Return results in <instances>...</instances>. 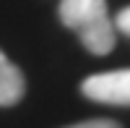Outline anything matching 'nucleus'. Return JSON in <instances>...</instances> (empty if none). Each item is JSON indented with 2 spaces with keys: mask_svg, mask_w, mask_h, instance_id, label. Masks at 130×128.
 Instances as JSON below:
<instances>
[{
  "mask_svg": "<svg viewBox=\"0 0 130 128\" xmlns=\"http://www.w3.org/2000/svg\"><path fill=\"white\" fill-rule=\"evenodd\" d=\"M83 97L102 105L130 107V68H117L107 73H94L81 84Z\"/></svg>",
  "mask_w": 130,
  "mask_h": 128,
  "instance_id": "f03ea898",
  "label": "nucleus"
},
{
  "mask_svg": "<svg viewBox=\"0 0 130 128\" xmlns=\"http://www.w3.org/2000/svg\"><path fill=\"white\" fill-rule=\"evenodd\" d=\"M115 26L120 29L125 37H130V8H122L120 13H117V18H115Z\"/></svg>",
  "mask_w": 130,
  "mask_h": 128,
  "instance_id": "39448f33",
  "label": "nucleus"
},
{
  "mask_svg": "<svg viewBox=\"0 0 130 128\" xmlns=\"http://www.w3.org/2000/svg\"><path fill=\"white\" fill-rule=\"evenodd\" d=\"M26 92V81L13 63L5 58V52L0 50V107H10L16 105Z\"/></svg>",
  "mask_w": 130,
  "mask_h": 128,
  "instance_id": "7ed1b4c3",
  "label": "nucleus"
},
{
  "mask_svg": "<svg viewBox=\"0 0 130 128\" xmlns=\"http://www.w3.org/2000/svg\"><path fill=\"white\" fill-rule=\"evenodd\" d=\"M60 21L73 29L83 47L94 55H107L115 47V26L109 21L107 0H62Z\"/></svg>",
  "mask_w": 130,
  "mask_h": 128,
  "instance_id": "f257e3e1",
  "label": "nucleus"
},
{
  "mask_svg": "<svg viewBox=\"0 0 130 128\" xmlns=\"http://www.w3.org/2000/svg\"><path fill=\"white\" fill-rule=\"evenodd\" d=\"M68 128H122L120 123L115 120H86V123H75V125H68Z\"/></svg>",
  "mask_w": 130,
  "mask_h": 128,
  "instance_id": "20e7f679",
  "label": "nucleus"
}]
</instances>
